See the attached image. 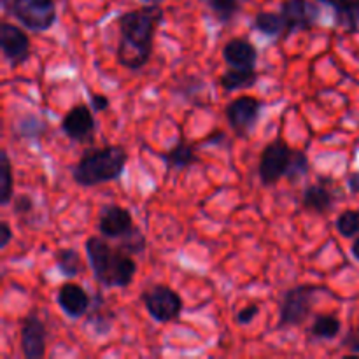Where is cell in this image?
<instances>
[{
	"mask_svg": "<svg viewBox=\"0 0 359 359\" xmlns=\"http://www.w3.org/2000/svg\"><path fill=\"white\" fill-rule=\"evenodd\" d=\"M4 13L30 32L51 30L58 21L55 0H2Z\"/></svg>",
	"mask_w": 359,
	"mask_h": 359,
	"instance_id": "277c9868",
	"label": "cell"
},
{
	"mask_svg": "<svg viewBox=\"0 0 359 359\" xmlns=\"http://www.w3.org/2000/svg\"><path fill=\"white\" fill-rule=\"evenodd\" d=\"M0 228H2V241H0V248L6 249L7 245L11 244V241H13V238H14V233H13V230H11L9 221L4 219L2 224H0Z\"/></svg>",
	"mask_w": 359,
	"mask_h": 359,
	"instance_id": "e575fe53",
	"label": "cell"
},
{
	"mask_svg": "<svg viewBox=\"0 0 359 359\" xmlns=\"http://www.w3.org/2000/svg\"><path fill=\"white\" fill-rule=\"evenodd\" d=\"M351 255H353L354 259L359 262V235L356 237V241L353 242V245H351Z\"/></svg>",
	"mask_w": 359,
	"mask_h": 359,
	"instance_id": "74e56055",
	"label": "cell"
},
{
	"mask_svg": "<svg viewBox=\"0 0 359 359\" xmlns=\"http://www.w3.org/2000/svg\"><path fill=\"white\" fill-rule=\"evenodd\" d=\"M0 49H2L4 58L9 62V65L13 69H16V67H21L23 63H27L30 60V37L18 25L2 21L0 23Z\"/></svg>",
	"mask_w": 359,
	"mask_h": 359,
	"instance_id": "9c48e42d",
	"label": "cell"
},
{
	"mask_svg": "<svg viewBox=\"0 0 359 359\" xmlns=\"http://www.w3.org/2000/svg\"><path fill=\"white\" fill-rule=\"evenodd\" d=\"M347 188L353 195H358L359 193V172H351L347 175Z\"/></svg>",
	"mask_w": 359,
	"mask_h": 359,
	"instance_id": "d590c367",
	"label": "cell"
},
{
	"mask_svg": "<svg viewBox=\"0 0 359 359\" xmlns=\"http://www.w3.org/2000/svg\"><path fill=\"white\" fill-rule=\"evenodd\" d=\"M114 251L116 248H111V244L102 235L100 237H90L84 242V252H86L90 269L93 272L95 280L102 286H105V280H107Z\"/></svg>",
	"mask_w": 359,
	"mask_h": 359,
	"instance_id": "9a60e30c",
	"label": "cell"
},
{
	"mask_svg": "<svg viewBox=\"0 0 359 359\" xmlns=\"http://www.w3.org/2000/svg\"><path fill=\"white\" fill-rule=\"evenodd\" d=\"M258 72L256 69H235V67H228L219 76V86L224 91H241V90H251L258 83Z\"/></svg>",
	"mask_w": 359,
	"mask_h": 359,
	"instance_id": "d6986e66",
	"label": "cell"
},
{
	"mask_svg": "<svg viewBox=\"0 0 359 359\" xmlns=\"http://www.w3.org/2000/svg\"><path fill=\"white\" fill-rule=\"evenodd\" d=\"M2 177H0V205H11L14 198V177H13V163H11L9 153L2 149Z\"/></svg>",
	"mask_w": 359,
	"mask_h": 359,
	"instance_id": "4316f807",
	"label": "cell"
},
{
	"mask_svg": "<svg viewBox=\"0 0 359 359\" xmlns=\"http://www.w3.org/2000/svg\"><path fill=\"white\" fill-rule=\"evenodd\" d=\"M174 91L175 95H181L184 100L191 102V104L205 105V102L202 100V97L205 95V83H203L200 77H195V76L181 77V79L175 83Z\"/></svg>",
	"mask_w": 359,
	"mask_h": 359,
	"instance_id": "603a6c76",
	"label": "cell"
},
{
	"mask_svg": "<svg viewBox=\"0 0 359 359\" xmlns=\"http://www.w3.org/2000/svg\"><path fill=\"white\" fill-rule=\"evenodd\" d=\"M337 202V193L333 189L332 177H319L318 182L309 184L302 193V207L316 216H326L333 210Z\"/></svg>",
	"mask_w": 359,
	"mask_h": 359,
	"instance_id": "5bb4252c",
	"label": "cell"
},
{
	"mask_svg": "<svg viewBox=\"0 0 359 359\" xmlns=\"http://www.w3.org/2000/svg\"><path fill=\"white\" fill-rule=\"evenodd\" d=\"M293 151L283 137H277L263 147L258 165V175L263 186H273L286 177Z\"/></svg>",
	"mask_w": 359,
	"mask_h": 359,
	"instance_id": "8992f818",
	"label": "cell"
},
{
	"mask_svg": "<svg viewBox=\"0 0 359 359\" xmlns=\"http://www.w3.org/2000/svg\"><path fill=\"white\" fill-rule=\"evenodd\" d=\"M160 158L163 160L168 172H182L198 163L196 147L191 142H188L184 137H181L167 153H161Z\"/></svg>",
	"mask_w": 359,
	"mask_h": 359,
	"instance_id": "e0dca14e",
	"label": "cell"
},
{
	"mask_svg": "<svg viewBox=\"0 0 359 359\" xmlns=\"http://www.w3.org/2000/svg\"><path fill=\"white\" fill-rule=\"evenodd\" d=\"M223 60L228 67L235 69H256L258 49L248 39H230L223 48Z\"/></svg>",
	"mask_w": 359,
	"mask_h": 359,
	"instance_id": "2e32d148",
	"label": "cell"
},
{
	"mask_svg": "<svg viewBox=\"0 0 359 359\" xmlns=\"http://www.w3.org/2000/svg\"><path fill=\"white\" fill-rule=\"evenodd\" d=\"M263 104L256 97L242 95V97L233 98L224 109V116L233 130V133L241 139H248L258 126L259 118H262Z\"/></svg>",
	"mask_w": 359,
	"mask_h": 359,
	"instance_id": "52a82bcc",
	"label": "cell"
},
{
	"mask_svg": "<svg viewBox=\"0 0 359 359\" xmlns=\"http://www.w3.org/2000/svg\"><path fill=\"white\" fill-rule=\"evenodd\" d=\"M309 172H311V160H309L307 153L302 149H294L290 168H287L286 172V179L291 184H297V182H300Z\"/></svg>",
	"mask_w": 359,
	"mask_h": 359,
	"instance_id": "83f0119b",
	"label": "cell"
},
{
	"mask_svg": "<svg viewBox=\"0 0 359 359\" xmlns=\"http://www.w3.org/2000/svg\"><path fill=\"white\" fill-rule=\"evenodd\" d=\"M144 2H147V4H160L161 0H144Z\"/></svg>",
	"mask_w": 359,
	"mask_h": 359,
	"instance_id": "f35d334b",
	"label": "cell"
},
{
	"mask_svg": "<svg viewBox=\"0 0 359 359\" xmlns=\"http://www.w3.org/2000/svg\"><path fill=\"white\" fill-rule=\"evenodd\" d=\"M342 347L349 349L353 354H359V330H351L342 340Z\"/></svg>",
	"mask_w": 359,
	"mask_h": 359,
	"instance_id": "836d02e7",
	"label": "cell"
},
{
	"mask_svg": "<svg viewBox=\"0 0 359 359\" xmlns=\"http://www.w3.org/2000/svg\"><path fill=\"white\" fill-rule=\"evenodd\" d=\"M251 27L259 34L266 35V37H280L286 35V23L280 13H270V11H263L252 18Z\"/></svg>",
	"mask_w": 359,
	"mask_h": 359,
	"instance_id": "44dd1931",
	"label": "cell"
},
{
	"mask_svg": "<svg viewBox=\"0 0 359 359\" xmlns=\"http://www.w3.org/2000/svg\"><path fill=\"white\" fill-rule=\"evenodd\" d=\"M140 302L144 304L147 314L161 325L179 319L182 309H184L181 294L165 284H153V286L146 287L140 294Z\"/></svg>",
	"mask_w": 359,
	"mask_h": 359,
	"instance_id": "5b68a950",
	"label": "cell"
},
{
	"mask_svg": "<svg viewBox=\"0 0 359 359\" xmlns=\"http://www.w3.org/2000/svg\"><path fill=\"white\" fill-rule=\"evenodd\" d=\"M46 125L44 119H41L35 114H25L14 121L13 130L18 137H25V139H41L44 135Z\"/></svg>",
	"mask_w": 359,
	"mask_h": 359,
	"instance_id": "d4e9b609",
	"label": "cell"
},
{
	"mask_svg": "<svg viewBox=\"0 0 359 359\" xmlns=\"http://www.w3.org/2000/svg\"><path fill=\"white\" fill-rule=\"evenodd\" d=\"M258 316H259V305L258 304L245 305L244 309H241V311L235 314V323H237L238 326H248V325H251V323L255 321Z\"/></svg>",
	"mask_w": 359,
	"mask_h": 359,
	"instance_id": "1f68e13d",
	"label": "cell"
},
{
	"mask_svg": "<svg viewBox=\"0 0 359 359\" xmlns=\"http://www.w3.org/2000/svg\"><path fill=\"white\" fill-rule=\"evenodd\" d=\"M165 13L160 4L126 11L118 18L119 44L116 60L126 70H140L153 56L154 35L163 23Z\"/></svg>",
	"mask_w": 359,
	"mask_h": 359,
	"instance_id": "6da1fadb",
	"label": "cell"
},
{
	"mask_svg": "<svg viewBox=\"0 0 359 359\" xmlns=\"http://www.w3.org/2000/svg\"><path fill=\"white\" fill-rule=\"evenodd\" d=\"M279 13L286 23V35L311 32L321 18V9L311 0H284Z\"/></svg>",
	"mask_w": 359,
	"mask_h": 359,
	"instance_id": "ba28073f",
	"label": "cell"
},
{
	"mask_svg": "<svg viewBox=\"0 0 359 359\" xmlns=\"http://www.w3.org/2000/svg\"><path fill=\"white\" fill-rule=\"evenodd\" d=\"M55 300L58 304V307L62 309L63 314L69 319H74V321H77L81 318H86V314L91 309V304H93L88 291L81 284L72 283L70 279L69 283H63L58 287Z\"/></svg>",
	"mask_w": 359,
	"mask_h": 359,
	"instance_id": "4fadbf2b",
	"label": "cell"
},
{
	"mask_svg": "<svg viewBox=\"0 0 359 359\" xmlns=\"http://www.w3.org/2000/svg\"><path fill=\"white\" fill-rule=\"evenodd\" d=\"M128 153L123 146H102L84 151L70 168L74 182L81 188H95L105 182L119 181L126 170Z\"/></svg>",
	"mask_w": 359,
	"mask_h": 359,
	"instance_id": "7a4b0ae2",
	"label": "cell"
},
{
	"mask_svg": "<svg viewBox=\"0 0 359 359\" xmlns=\"http://www.w3.org/2000/svg\"><path fill=\"white\" fill-rule=\"evenodd\" d=\"M340 332H342V323L333 314H318L309 330L314 340H335Z\"/></svg>",
	"mask_w": 359,
	"mask_h": 359,
	"instance_id": "7402d4cb",
	"label": "cell"
},
{
	"mask_svg": "<svg viewBox=\"0 0 359 359\" xmlns=\"http://www.w3.org/2000/svg\"><path fill=\"white\" fill-rule=\"evenodd\" d=\"M205 4L210 13H212V16L223 25L233 21V18L242 9L241 0H205Z\"/></svg>",
	"mask_w": 359,
	"mask_h": 359,
	"instance_id": "484cf974",
	"label": "cell"
},
{
	"mask_svg": "<svg viewBox=\"0 0 359 359\" xmlns=\"http://www.w3.org/2000/svg\"><path fill=\"white\" fill-rule=\"evenodd\" d=\"M335 11L337 27L349 34L359 32V0H318Z\"/></svg>",
	"mask_w": 359,
	"mask_h": 359,
	"instance_id": "ac0fdd59",
	"label": "cell"
},
{
	"mask_svg": "<svg viewBox=\"0 0 359 359\" xmlns=\"http://www.w3.org/2000/svg\"><path fill=\"white\" fill-rule=\"evenodd\" d=\"M21 353L27 359H42L48 349V328L44 321L32 312L23 319L20 332Z\"/></svg>",
	"mask_w": 359,
	"mask_h": 359,
	"instance_id": "7c38bea8",
	"label": "cell"
},
{
	"mask_svg": "<svg viewBox=\"0 0 359 359\" xmlns=\"http://www.w3.org/2000/svg\"><path fill=\"white\" fill-rule=\"evenodd\" d=\"M102 304H104V298L98 293L97 297H95V302L91 304L90 312L86 314V328H91L97 335H107V333L111 332L112 319L111 316L104 314V312L100 311Z\"/></svg>",
	"mask_w": 359,
	"mask_h": 359,
	"instance_id": "cb8c5ba5",
	"label": "cell"
},
{
	"mask_svg": "<svg viewBox=\"0 0 359 359\" xmlns=\"http://www.w3.org/2000/svg\"><path fill=\"white\" fill-rule=\"evenodd\" d=\"M118 248L126 251L128 255L135 256V255H142L147 248V241H146V235L142 233L139 226H133L125 237L119 238L118 242Z\"/></svg>",
	"mask_w": 359,
	"mask_h": 359,
	"instance_id": "f546056e",
	"label": "cell"
},
{
	"mask_svg": "<svg viewBox=\"0 0 359 359\" xmlns=\"http://www.w3.org/2000/svg\"><path fill=\"white\" fill-rule=\"evenodd\" d=\"M224 142H226V133L224 132H214L212 135L205 139V144H212V146H221Z\"/></svg>",
	"mask_w": 359,
	"mask_h": 359,
	"instance_id": "8d00e7d4",
	"label": "cell"
},
{
	"mask_svg": "<svg viewBox=\"0 0 359 359\" xmlns=\"http://www.w3.org/2000/svg\"><path fill=\"white\" fill-rule=\"evenodd\" d=\"M111 105L109 97L102 93H90V107L93 109V112H105Z\"/></svg>",
	"mask_w": 359,
	"mask_h": 359,
	"instance_id": "d6a6232c",
	"label": "cell"
},
{
	"mask_svg": "<svg viewBox=\"0 0 359 359\" xmlns=\"http://www.w3.org/2000/svg\"><path fill=\"white\" fill-rule=\"evenodd\" d=\"M326 287L318 284H298L283 293L279 304V321L277 330L298 328L305 325L314 311L318 294L325 293Z\"/></svg>",
	"mask_w": 359,
	"mask_h": 359,
	"instance_id": "3957f363",
	"label": "cell"
},
{
	"mask_svg": "<svg viewBox=\"0 0 359 359\" xmlns=\"http://www.w3.org/2000/svg\"><path fill=\"white\" fill-rule=\"evenodd\" d=\"M55 266L65 279H76L84 270L81 255L72 248H60L55 252Z\"/></svg>",
	"mask_w": 359,
	"mask_h": 359,
	"instance_id": "ffe728a7",
	"label": "cell"
},
{
	"mask_svg": "<svg viewBox=\"0 0 359 359\" xmlns=\"http://www.w3.org/2000/svg\"><path fill=\"white\" fill-rule=\"evenodd\" d=\"M133 226L135 223H133L132 212L118 203H107L98 212L97 230L102 237L109 238V241H119Z\"/></svg>",
	"mask_w": 359,
	"mask_h": 359,
	"instance_id": "8fae6325",
	"label": "cell"
},
{
	"mask_svg": "<svg viewBox=\"0 0 359 359\" xmlns=\"http://www.w3.org/2000/svg\"><path fill=\"white\" fill-rule=\"evenodd\" d=\"M62 132L77 144H88L95 139L97 123L90 104H76L62 119Z\"/></svg>",
	"mask_w": 359,
	"mask_h": 359,
	"instance_id": "30bf717a",
	"label": "cell"
},
{
	"mask_svg": "<svg viewBox=\"0 0 359 359\" xmlns=\"http://www.w3.org/2000/svg\"><path fill=\"white\" fill-rule=\"evenodd\" d=\"M11 207H13V212L23 219V217H28L30 214H34L35 202L30 195H27V193H20V195H14Z\"/></svg>",
	"mask_w": 359,
	"mask_h": 359,
	"instance_id": "4dcf8cb0",
	"label": "cell"
},
{
	"mask_svg": "<svg viewBox=\"0 0 359 359\" xmlns=\"http://www.w3.org/2000/svg\"><path fill=\"white\" fill-rule=\"evenodd\" d=\"M335 230L339 231L340 237L353 238L359 235V210L347 209L337 217Z\"/></svg>",
	"mask_w": 359,
	"mask_h": 359,
	"instance_id": "f1b7e54d",
	"label": "cell"
}]
</instances>
